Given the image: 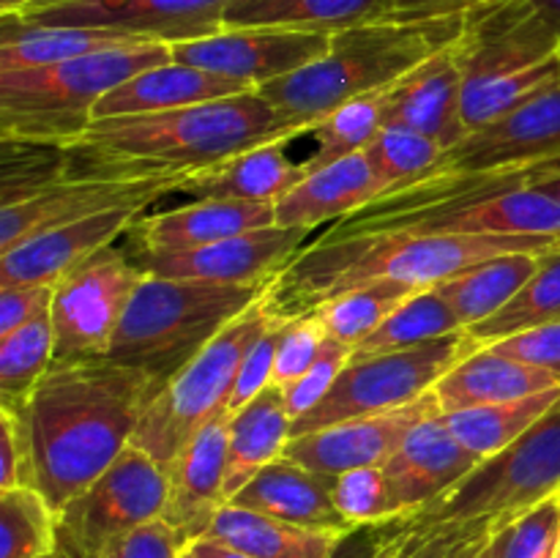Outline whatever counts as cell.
Wrapping results in <instances>:
<instances>
[{
    "mask_svg": "<svg viewBox=\"0 0 560 558\" xmlns=\"http://www.w3.org/2000/svg\"><path fill=\"white\" fill-rule=\"evenodd\" d=\"M392 11L394 0H233L224 11V27H288L334 36L388 20Z\"/></svg>",
    "mask_w": 560,
    "mask_h": 558,
    "instance_id": "obj_29",
    "label": "cell"
},
{
    "mask_svg": "<svg viewBox=\"0 0 560 558\" xmlns=\"http://www.w3.org/2000/svg\"><path fill=\"white\" fill-rule=\"evenodd\" d=\"M58 553V512L36 487L0 490V558H47Z\"/></svg>",
    "mask_w": 560,
    "mask_h": 558,
    "instance_id": "obj_37",
    "label": "cell"
},
{
    "mask_svg": "<svg viewBox=\"0 0 560 558\" xmlns=\"http://www.w3.org/2000/svg\"><path fill=\"white\" fill-rule=\"evenodd\" d=\"M459 33L463 16L366 22L334 33L320 60L268 82L257 93L282 113L317 124L353 98L392 88L432 55L452 47Z\"/></svg>",
    "mask_w": 560,
    "mask_h": 558,
    "instance_id": "obj_4",
    "label": "cell"
},
{
    "mask_svg": "<svg viewBox=\"0 0 560 558\" xmlns=\"http://www.w3.org/2000/svg\"><path fill=\"white\" fill-rule=\"evenodd\" d=\"M560 321V246L541 255L539 268L523 290L503 306L498 315L479 326L468 328L481 345L498 342L503 337Z\"/></svg>",
    "mask_w": 560,
    "mask_h": 558,
    "instance_id": "obj_38",
    "label": "cell"
},
{
    "mask_svg": "<svg viewBox=\"0 0 560 558\" xmlns=\"http://www.w3.org/2000/svg\"><path fill=\"white\" fill-rule=\"evenodd\" d=\"M180 558H197V556L189 550V547H184V553H180Z\"/></svg>",
    "mask_w": 560,
    "mask_h": 558,
    "instance_id": "obj_59",
    "label": "cell"
},
{
    "mask_svg": "<svg viewBox=\"0 0 560 558\" xmlns=\"http://www.w3.org/2000/svg\"><path fill=\"white\" fill-rule=\"evenodd\" d=\"M202 536H211L255 558H334L348 539L334 531L304 528L235 503H224Z\"/></svg>",
    "mask_w": 560,
    "mask_h": 558,
    "instance_id": "obj_30",
    "label": "cell"
},
{
    "mask_svg": "<svg viewBox=\"0 0 560 558\" xmlns=\"http://www.w3.org/2000/svg\"><path fill=\"white\" fill-rule=\"evenodd\" d=\"M366 558H399V556L394 550H388L386 545H377L375 542V547H372V553Z\"/></svg>",
    "mask_w": 560,
    "mask_h": 558,
    "instance_id": "obj_57",
    "label": "cell"
},
{
    "mask_svg": "<svg viewBox=\"0 0 560 558\" xmlns=\"http://www.w3.org/2000/svg\"><path fill=\"white\" fill-rule=\"evenodd\" d=\"M452 55L463 82H470L556 58L560 38L536 16L528 0H492L463 16Z\"/></svg>",
    "mask_w": 560,
    "mask_h": 558,
    "instance_id": "obj_14",
    "label": "cell"
},
{
    "mask_svg": "<svg viewBox=\"0 0 560 558\" xmlns=\"http://www.w3.org/2000/svg\"><path fill=\"white\" fill-rule=\"evenodd\" d=\"M52 361L55 332L49 312L0 337V405L22 408Z\"/></svg>",
    "mask_w": 560,
    "mask_h": 558,
    "instance_id": "obj_39",
    "label": "cell"
},
{
    "mask_svg": "<svg viewBox=\"0 0 560 558\" xmlns=\"http://www.w3.org/2000/svg\"><path fill=\"white\" fill-rule=\"evenodd\" d=\"M55 3H63V0H42V3H36L33 9H42V5H55ZM27 11H31V9H27ZM22 14H25V11H22Z\"/></svg>",
    "mask_w": 560,
    "mask_h": 558,
    "instance_id": "obj_58",
    "label": "cell"
},
{
    "mask_svg": "<svg viewBox=\"0 0 560 558\" xmlns=\"http://www.w3.org/2000/svg\"><path fill=\"white\" fill-rule=\"evenodd\" d=\"M42 0H0V16H11V14H22V11L33 9Z\"/></svg>",
    "mask_w": 560,
    "mask_h": 558,
    "instance_id": "obj_56",
    "label": "cell"
},
{
    "mask_svg": "<svg viewBox=\"0 0 560 558\" xmlns=\"http://www.w3.org/2000/svg\"><path fill=\"white\" fill-rule=\"evenodd\" d=\"M463 332L457 315L438 288H424L397 306L370 337L353 348V359L394 353Z\"/></svg>",
    "mask_w": 560,
    "mask_h": 558,
    "instance_id": "obj_34",
    "label": "cell"
},
{
    "mask_svg": "<svg viewBox=\"0 0 560 558\" xmlns=\"http://www.w3.org/2000/svg\"><path fill=\"white\" fill-rule=\"evenodd\" d=\"M492 0H394L388 20H438V16H465Z\"/></svg>",
    "mask_w": 560,
    "mask_h": 558,
    "instance_id": "obj_51",
    "label": "cell"
},
{
    "mask_svg": "<svg viewBox=\"0 0 560 558\" xmlns=\"http://www.w3.org/2000/svg\"><path fill=\"white\" fill-rule=\"evenodd\" d=\"M558 399L560 386L528 394V397L509 399V403L454 410V414H443V419L459 443H465L476 457L487 460L512 446L517 438H523Z\"/></svg>",
    "mask_w": 560,
    "mask_h": 558,
    "instance_id": "obj_33",
    "label": "cell"
},
{
    "mask_svg": "<svg viewBox=\"0 0 560 558\" xmlns=\"http://www.w3.org/2000/svg\"><path fill=\"white\" fill-rule=\"evenodd\" d=\"M0 146H3L0 208L14 206L66 181V148L58 142L0 137Z\"/></svg>",
    "mask_w": 560,
    "mask_h": 558,
    "instance_id": "obj_41",
    "label": "cell"
},
{
    "mask_svg": "<svg viewBox=\"0 0 560 558\" xmlns=\"http://www.w3.org/2000/svg\"><path fill=\"white\" fill-rule=\"evenodd\" d=\"M560 496V399L503 452L419 512L377 525L399 558H474L506 525Z\"/></svg>",
    "mask_w": 560,
    "mask_h": 558,
    "instance_id": "obj_3",
    "label": "cell"
},
{
    "mask_svg": "<svg viewBox=\"0 0 560 558\" xmlns=\"http://www.w3.org/2000/svg\"><path fill=\"white\" fill-rule=\"evenodd\" d=\"M145 211L118 208L80 222L60 224L47 233L31 235L0 252V288L11 284H58L93 255L113 246Z\"/></svg>",
    "mask_w": 560,
    "mask_h": 558,
    "instance_id": "obj_18",
    "label": "cell"
},
{
    "mask_svg": "<svg viewBox=\"0 0 560 558\" xmlns=\"http://www.w3.org/2000/svg\"><path fill=\"white\" fill-rule=\"evenodd\" d=\"M180 181H60L27 200L0 208V252L31 235L47 233L60 224L80 222L96 213L137 208L148 211L153 202L175 195Z\"/></svg>",
    "mask_w": 560,
    "mask_h": 558,
    "instance_id": "obj_16",
    "label": "cell"
},
{
    "mask_svg": "<svg viewBox=\"0 0 560 558\" xmlns=\"http://www.w3.org/2000/svg\"><path fill=\"white\" fill-rule=\"evenodd\" d=\"M277 315L271 312L266 290L241 312L222 334L211 339L184 370L175 372L162 392L153 397L137 427L131 446L167 468L175 454L202 430L211 419L228 414L235 375L244 364L252 345L260 339Z\"/></svg>",
    "mask_w": 560,
    "mask_h": 558,
    "instance_id": "obj_7",
    "label": "cell"
},
{
    "mask_svg": "<svg viewBox=\"0 0 560 558\" xmlns=\"http://www.w3.org/2000/svg\"><path fill=\"white\" fill-rule=\"evenodd\" d=\"M413 293H419V288H413V284L397 282V279H375V282L359 284V288L334 295L315 312L326 323L328 337L355 348Z\"/></svg>",
    "mask_w": 560,
    "mask_h": 558,
    "instance_id": "obj_36",
    "label": "cell"
},
{
    "mask_svg": "<svg viewBox=\"0 0 560 558\" xmlns=\"http://www.w3.org/2000/svg\"><path fill=\"white\" fill-rule=\"evenodd\" d=\"M290 438H293V419H290L282 392L277 386H268L260 397H255L238 414L230 416L228 474H224L228 503L266 465L284 457Z\"/></svg>",
    "mask_w": 560,
    "mask_h": 558,
    "instance_id": "obj_28",
    "label": "cell"
},
{
    "mask_svg": "<svg viewBox=\"0 0 560 558\" xmlns=\"http://www.w3.org/2000/svg\"><path fill=\"white\" fill-rule=\"evenodd\" d=\"M552 556H556V553H550V556H541V558H552Z\"/></svg>",
    "mask_w": 560,
    "mask_h": 558,
    "instance_id": "obj_63",
    "label": "cell"
},
{
    "mask_svg": "<svg viewBox=\"0 0 560 558\" xmlns=\"http://www.w3.org/2000/svg\"><path fill=\"white\" fill-rule=\"evenodd\" d=\"M184 547V536L162 518L120 536L93 558H180Z\"/></svg>",
    "mask_w": 560,
    "mask_h": 558,
    "instance_id": "obj_48",
    "label": "cell"
},
{
    "mask_svg": "<svg viewBox=\"0 0 560 558\" xmlns=\"http://www.w3.org/2000/svg\"><path fill=\"white\" fill-rule=\"evenodd\" d=\"M331 496L342 518L355 531L377 528V525H386L399 518V507L392 496L383 465H366V468H353L334 476Z\"/></svg>",
    "mask_w": 560,
    "mask_h": 558,
    "instance_id": "obj_43",
    "label": "cell"
},
{
    "mask_svg": "<svg viewBox=\"0 0 560 558\" xmlns=\"http://www.w3.org/2000/svg\"><path fill=\"white\" fill-rule=\"evenodd\" d=\"M315 126L257 91L167 113L98 118L63 146L66 181H184L249 148L312 135Z\"/></svg>",
    "mask_w": 560,
    "mask_h": 558,
    "instance_id": "obj_2",
    "label": "cell"
},
{
    "mask_svg": "<svg viewBox=\"0 0 560 558\" xmlns=\"http://www.w3.org/2000/svg\"><path fill=\"white\" fill-rule=\"evenodd\" d=\"M22 485L33 487L31 446L20 410L0 405V490Z\"/></svg>",
    "mask_w": 560,
    "mask_h": 558,
    "instance_id": "obj_49",
    "label": "cell"
},
{
    "mask_svg": "<svg viewBox=\"0 0 560 558\" xmlns=\"http://www.w3.org/2000/svg\"><path fill=\"white\" fill-rule=\"evenodd\" d=\"M366 156L375 164L388 189H399L435 173L441 159L446 156V148L419 131L383 126L366 148Z\"/></svg>",
    "mask_w": 560,
    "mask_h": 558,
    "instance_id": "obj_42",
    "label": "cell"
},
{
    "mask_svg": "<svg viewBox=\"0 0 560 558\" xmlns=\"http://www.w3.org/2000/svg\"><path fill=\"white\" fill-rule=\"evenodd\" d=\"M556 173H560V153H556V156H550V159H545V162L534 164V167H528L530 181L541 178V175H556Z\"/></svg>",
    "mask_w": 560,
    "mask_h": 558,
    "instance_id": "obj_55",
    "label": "cell"
},
{
    "mask_svg": "<svg viewBox=\"0 0 560 558\" xmlns=\"http://www.w3.org/2000/svg\"><path fill=\"white\" fill-rule=\"evenodd\" d=\"M556 153H560V85L530 98L503 118L468 131L465 140L448 148L435 173L528 170Z\"/></svg>",
    "mask_w": 560,
    "mask_h": 558,
    "instance_id": "obj_15",
    "label": "cell"
},
{
    "mask_svg": "<svg viewBox=\"0 0 560 558\" xmlns=\"http://www.w3.org/2000/svg\"><path fill=\"white\" fill-rule=\"evenodd\" d=\"M277 224L273 202L191 200L162 213H142L129 228L135 252H184Z\"/></svg>",
    "mask_w": 560,
    "mask_h": 558,
    "instance_id": "obj_22",
    "label": "cell"
},
{
    "mask_svg": "<svg viewBox=\"0 0 560 558\" xmlns=\"http://www.w3.org/2000/svg\"><path fill=\"white\" fill-rule=\"evenodd\" d=\"M186 547H189V550L195 553L197 558H255V556H249V553L235 550V547L224 545V542L211 539V536H200V539H191Z\"/></svg>",
    "mask_w": 560,
    "mask_h": 558,
    "instance_id": "obj_52",
    "label": "cell"
},
{
    "mask_svg": "<svg viewBox=\"0 0 560 558\" xmlns=\"http://www.w3.org/2000/svg\"><path fill=\"white\" fill-rule=\"evenodd\" d=\"M173 60L162 42L129 44L38 69L0 71V137L69 146L96 120L109 91Z\"/></svg>",
    "mask_w": 560,
    "mask_h": 558,
    "instance_id": "obj_5",
    "label": "cell"
},
{
    "mask_svg": "<svg viewBox=\"0 0 560 558\" xmlns=\"http://www.w3.org/2000/svg\"><path fill=\"white\" fill-rule=\"evenodd\" d=\"M282 317L271 323L266 332L260 334L255 345L249 348L246 353L244 364H241L238 375H235V386L233 394H230V403H228V414H238L244 405H249L252 399L260 397L273 381V353H277V337H279V328H282Z\"/></svg>",
    "mask_w": 560,
    "mask_h": 558,
    "instance_id": "obj_46",
    "label": "cell"
},
{
    "mask_svg": "<svg viewBox=\"0 0 560 558\" xmlns=\"http://www.w3.org/2000/svg\"><path fill=\"white\" fill-rule=\"evenodd\" d=\"M145 271L120 246H107L55 284L49 317L55 361L107 359L115 332Z\"/></svg>",
    "mask_w": 560,
    "mask_h": 558,
    "instance_id": "obj_10",
    "label": "cell"
},
{
    "mask_svg": "<svg viewBox=\"0 0 560 558\" xmlns=\"http://www.w3.org/2000/svg\"><path fill=\"white\" fill-rule=\"evenodd\" d=\"M530 186L534 189H539L541 195H547L550 200H556L560 206V173L556 175H541V178H534L530 181Z\"/></svg>",
    "mask_w": 560,
    "mask_h": 558,
    "instance_id": "obj_54",
    "label": "cell"
},
{
    "mask_svg": "<svg viewBox=\"0 0 560 558\" xmlns=\"http://www.w3.org/2000/svg\"><path fill=\"white\" fill-rule=\"evenodd\" d=\"M432 414H441V405L430 392L397 410L355 416V419L290 438L284 457L331 479L345 470L386 465L392 454L402 446L408 432Z\"/></svg>",
    "mask_w": 560,
    "mask_h": 558,
    "instance_id": "obj_17",
    "label": "cell"
},
{
    "mask_svg": "<svg viewBox=\"0 0 560 558\" xmlns=\"http://www.w3.org/2000/svg\"><path fill=\"white\" fill-rule=\"evenodd\" d=\"M230 3L233 0H63L14 16L27 25L107 27L148 42L180 44L222 31Z\"/></svg>",
    "mask_w": 560,
    "mask_h": 558,
    "instance_id": "obj_13",
    "label": "cell"
},
{
    "mask_svg": "<svg viewBox=\"0 0 560 558\" xmlns=\"http://www.w3.org/2000/svg\"><path fill=\"white\" fill-rule=\"evenodd\" d=\"M328 339V328L317 312H304L282 323L277 337V353H273V381L271 386L284 388L304 375L315 359L320 356Z\"/></svg>",
    "mask_w": 560,
    "mask_h": 558,
    "instance_id": "obj_44",
    "label": "cell"
},
{
    "mask_svg": "<svg viewBox=\"0 0 560 558\" xmlns=\"http://www.w3.org/2000/svg\"><path fill=\"white\" fill-rule=\"evenodd\" d=\"M328 47L331 36L326 33L288 27H222L211 36L170 44L178 63L230 77L255 91L315 63Z\"/></svg>",
    "mask_w": 560,
    "mask_h": 558,
    "instance_id": "obj_12",
    "label": "cell"
},
{
    "mask_svg": "<svg viewBox=\"0 0 560 558\" xmlns=\"http://www.w3.org/2000/svg\"><path fill=\"white\" fill-rule=\"evenodd\" d=\"M312 230L271 228L252 230L233 239L213 241L184 252H135V263L151 277L197 279L213 284L266 288L306 244Z\"/></svg>",
    "mask_w": 560,
    "mask_h": 558,
    "instance_id": "obj_11",
    "label": "cell"
},
{
    "mask_svg": "<svg viewBox=\"0 0 560 558\" xmlns=\"http://www.w3.org/2000/svg\"><path fill=\"white\" fill-rule=\"evenodd\" d=\"M47 558H66L63 553H55V556H47Z\"/></svg>",
    "mask_w": 560,
    "mask_h": 558,
    "instance_id": "obj_62",
    "label": "cell"
},
{
    "mask_svg": "<svg viewBox=\"0 0 560 558\" xmlns=\"http://www.w3.org/2000/svg\"><path fill=\"white\" fill-rule=\"evenodd\" d=\"M167 468L129 446L91 487L58 512V553L93 558L120 536L167 512Z\"/></svg>",
    "mask_w": 560,
    "mask_h": 558,
    "instance_id": "obj_9",
    "label": "cell"
},
{
    "mask_svg": "<svg viewBox=\"0 0 560 558\" xmlns=\"http://www.w3.org/2000/svg\"><path fill=\"white\" fill-rule=\"evenodd\" d=\"M284 146L288 142H268L235 153L180 181L175 195H186L191 200H246L277 206L279 197L306 178L304 164L293 162Z\"/></svg>",
    "mask_w": 560,
    "mask_h": 558,
    "instance_id": "obj_26",
    "label": "cell"
},
{
    "mask_svg": "<svg viewBox=\"0 0 560 558\" xmlns=\"http://www.w3.org/2000/svg\"><path fill=\"white\" fill-rule=\"evenodd\" d=\"M52 284H11L0 288V337L38 321L52 310Z\"/></svg>",
    "mask_w": 560,
    "mask_h": 558,
    "instance_id": "obj_50",
    "label": "cell"
},
{
    "mask_svg": "<svg viewBox=\"0 0 560 558\" xmlns=\"http://www.w3.org/2000/svg\"><path fill=\"white\" fill-rule=\"evenodd\" d=\"M541 22L560 38V0H528Z\"/></svg>",
    "mask_w": 560,
    "mask_h": 558,
    "instance_id": "obj_53",
    "label": "cell"
},
{
    "mask_svg": "<svg viewBox=\"0 0 560 558\" xmlns=\"http://www.w3.org/2000/svg\"><path fill=\"white\" fill-rule=\"evenodd\" d=\"M545 252H512L465 268L457 277L435 284L457 315L459 326L474 328L503 310L534 277Z\"/></svg>",
    "mask_w": 560,
    "mask_h": 558,
    "instance_id": "obj_32",
    "label": "cell"
},
{
    "mask_svg": "<svg viewBox=\"0 0 560 558\" xmlns=\"http://www.w3.org/2000/svg\"><path fill=\"white\" fill-rule=\"evenodd\" d=\"M552 558H560V536H558V547H556V556Z\"/></svg>",
    "mask_w": 560,
    "mask_h": 558,
    "instance_id": "obj_61",
    "label": "cell"
},
{
    "mask_svg": "<svg viewBox=\"0 0 560 558\" xmlns=\"http://www.w3.org/2000/svg\"><path fill=\"white\" fill-rule=\"evenodd\" d=\"M241 93H255V88L244 85L230 77L213 74V71L197 69V66L170 63L153 66V69L140 71L129 82L109 91L98 102V118H124V115H148V113H167V109L191 107V104L213 102V98L241 96Z\"/></svg>",
    "mask_w": 560,
    "mask_h": 558,
    "instance_id": "obj_25",
    "label": "cell"
},
{
    "mask_svg": "<svg viewBox=\"0 0 560 558\" xmlns=\"http://www.w3.org/2000/svg\"><path fill=\"white\" fill-rule=\"evenodd\" d=\"M386 91L366 93V96L353 98V102L331 109L326 118L317 120L315 131H312L317 146L312 151V156L301 162L306 173L370 148L377 131L383 129V98H386Z\"/></svg>",
    "mask_w": 560,
    "mask_h": 558,
    "instance_id": "obj_40",
    "label": "cell"
},
{
    "mask_svg": "<svg viewBox=\"0 0 560 558\" xmlns=\"http://www.w3.org/2000/svg\"><path fill=\"white\" fill-rule=\"evenodd\" d=\"M148 38L129 36L107 27L71 25H27L20 16H3L0 27V71L38 69V66L66 63L104 49L145 44Z\"/></svg>",
    "mask_w": 560,
    "mask_h": 558,
    "instance_id": "obj_31",
    "label": "cell"
},
{
    "mask_svg": "<svg viewBox=\"0 0 560 558\" xmlns=\"http://www.w3.org/2000/svg\"><path fill=\"white\" fill-rule=\"evenodd\" d=\"M230 414L208 421L167 465V512L164 520L178 531L189 545L200 539L228 503L224 474H228Z\"/></svg>",
    "mask_w": 560,
    "mask_h": 558,
    "instance_id": "obj_20",
    "label": "cell"
},
{
    "mask_svg": "<svg viewBox=\"0 0 560 558\" xmlns=\"http://www.w3.org/2000/svg\"><path fill=\"white\" fill-rule=\"evenodd\" d=\"M556 85H560V55L528 69L463 82L465 126L468 131L481 129Z\"/></svg>",
    "mask_w": 560,
    "mask_h": 558,
    "instance_id": "obj_35",
    "label": "cell"
},
{
    "mask_svg": "<svg viewBox=\"0 0 560 558\" xmlns=\"http://www.w3.org/2000/svg\"><path fill=\"white\" fill-rule=\"evenodd\" d=\"M479 348V339L468 328H463V332L432 339L419 348L353 359L348 370L339 375L337 386L328 392V397L312 414L295 421L293 438L323 430L337 421L355 419V416L386 414V410L416 403L430 394L452 367H457Z\"/></svg>",
    "mask_w": 560,
    "mask_h": 558,
    "instance_id": "obj_8",
    "label": "cell"
},
{
    "mask_svg": "<svg viewBox=\"0 0 560 558\" xmlns=\"http://www.w3.org/2000/svg\"><path fill=\"white\" fill-rule=\"evenodd\" d=\"M164 383L113 359L52 361L20 410L33 487L55 512L91 487L126 449Z\"/></svg>",
    "mask_w": 560,
    "mask_h": 558,
    "instance_id": "obj_1",
    "label": "cell"
},
{
    "mask_svg": "<svg viewBox=\"0 0 560 558\" xmlns=\"http://www.w3.org/2000/svg\"><path fill=\"white\" fill-rule=\"evenodd\" d=\"M556 386H560V381L550 372L509 359L492 350L490 345H481L476 353L452 367L435 383L432 394L441 405V414H454V410L479 408V405L509 403V399L528 397V394Z\"/></svg>",
    "mask_w": 560,
    "mask_h": 558,
    "instance_id": "obj_27",
    "label": "cell"
},
{
    "mask_svg": "<svg viewBox=\"0 0 560 558\" xmlns=\"http://www.w3.org/2000/svg\"><path fill=\"white\" fill-rule=\"evenodd\" d=\"M479 463L481 457H476L448 430L443 414L427 416L408 432L402 446L383 465L392 496L399 507V518L438 501Z\"/></svg>",
    "mask_w": 560,
    "mask_h": 558,
    "instance_id": "obj_19",
    "label": "cell"
},
{
    "mask_svg": "<svg viewBox=\"0 0 560 558\" xmlns=\"http://www.w3.org/2000/svg\"><path fill=\"white\" fill-rule=\"evenodd\" d=\"M386 181L370 162L366 151L345 156L320 170L306 173L301 184L277 200L279 228H306L315 233L320 224H337L339 219L361 211L366 202L386 191Z\"/></svg>",
    "mask_w": 560,
    "mask_h": 558,
    "instance_id": "obj_23",
    "label": "cell"
},
{
    "mask_svg": "<svg viewBox=\"0 0 560 558\" xmlns=\"http://www.w3.org/2000/svg\"><path fill=\"white\" fill-rule=\"evenodd\" d=\"M350 361H353V348L339 342V339L328 337L326 345H323L320 356L315 359V364H312L304 375L295 377L290 386L279 388L284 399V408H288L293 425L301 419V416L312 414V410L328 397V392L337 386L339 375L348 370Z\"/></svg>",
    "mask_w": 560,
    "mask_h": 558,
    "instance_id": "obj_45",
    "label": "cell"
},
{
    "mask_svg": "<svg viewBox=\"0 0 560 558\" xmlns=\"http://www.w3.org/2000/svg\"><path fill=\"white\" fill-rule=\"evenodd\" d=\"M230 503L304 528L334 531L342 536L355 534L334 503L331 476L315 474L288 457L266 465Z\"/></svg>",
    "mask_w": 560,
    "mask_h": 558,
    "instance_id": "obj_24",
    "label": "cell"
},
{
    "mask_svg": "<svg viewBox=\"0 0 560 558\" xmlns=\"http://www.w3.org/2000/svg\"><path fill=\"white\" fill-rule=\"evenodd\" d=\"M490 348L509 356V359H517L523 364L536 367V370L550 372L560 381V321L525 328V332L512 334V337L490 342Z\"/></svg>",
    "mask_w": 560,
    "mask_h": 558,
    "instance_id": "obj_47",
    "label": "cell"
},
{
    "mask_svg": "<svg viewBox=\"0 0 560 558\" xmlns=\"http://www.w3.org/2000/svg\"><path fill=\"white\" fill-rule=\"evenodd\" d=\"M383 126L419 131L443 148H454L468 137L463 118V71L452 47L394 82L383 98Z\"/></svg>",
    "mask_w": 560,
    "mask_h": 558,
    "instance_id": "obj_21",
    "label": "cell"
},
{
    "mask_svg": "<svg viewBox=\"0 0 560 558\" xmlns=\"http://www.w3.org/2000/svg\"><path fill=\"white\" fill-rule=\"evenodd\" d=\"M474 558H492V553H490V547H487V550H481L479 556H474Z\"/></svg>",
    "mask_w": 560,
    "mask_h": 558,
    "instance_id": "obj_60",
    "label": "cell"
},
{
    "mask_svg": "<svg viewBox=\"0 0 560 558\" xmlns=\"http://www.w3.org/2000/svg\"><path fill=\"white\" fill-rule=\"evenodd\" d=\"M262 290L145 274L126 306L107 359L167 383L241 312L249 310Z\"/></svg>",
    "mask_w": 560,
    "mask_h": 558,
    "instance_id": "obj_6",
    "label": "cell"
}]
</instances>
